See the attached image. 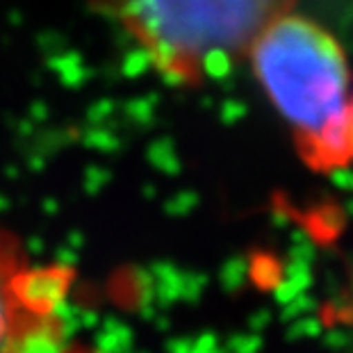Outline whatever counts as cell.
I'll list each match as a JSON object with an SVG mask.
<instances>
[{
  "instance_id": "obj_1",
  "label": "cell",
  "mask_w": 353,
  "mask_h": 353,
  "mask_svg": "<svg viewBox=\"0 0 353 353\" xmlns=\"http://www.w3.org/2000/svg\"><path fill=\"white\" fill-rule=\"evenodd\" d=\"M246 55L307 167L319 174L349 167L353 87L340 41L290 12L262 30Z\"/></svg>"
},
{
  "instance_id": "obj_2",
  "label": "cell",
  "mask_w": 353,
  "mask_h": 353,
  "mask_svg": "<svg viewBox=\"0 0 353 353\" xmlns=\"http://www.w3.org/2000/svg\"><path fill=\"white\" fill-rule=\"evenodd\" d=\"M299 0H92L183 85L219 76Z\"/></svg>"
},
{
  "instance_id": "obj_3",
  "label": "cell",
  "mask_w": 353,
  "mask_h": 353,
  "mask_svg": "<svg viewBox=\"0 0 353 353\" xmlns=\"http://www.w3.org/2000/svg\"><path fill=\"white\" fill-rule=\"evenodd\" d=\"M69 267H41L0 228V353H55L64 347L59 307L69 296Z\"/></svg>"
},
{
  "instance_id": "obj_4",
  "label": "cell",
  "mask_w": 353,
  "mask_h": 353,
  "mask_svg": "<svg viewBox=\"0 0 353 353\" xmlns=\"http://www.w3.org/2000/svg\"><path fill=\"white\" fill-rule=\"evenodd\" d=\"M55 353H96V351H92V349H85V347H80V344H69V342H66L64 347H59Z\"/></svg>"
},
{
  "instance_id": "obj_5",
  "label": "cell",
  "mask_w": 353,
  "mask_h": 353,
  "mask_svg": "<svg viewBox=\"0 0 353 353\" xmlns=\"http://www.w3.org/2000/svg\"><path fill=\"white\" fill-rule=\"evenodd\" d=\"M351 164H353V99H351Z\"/></svg>"
}]
</instances>
